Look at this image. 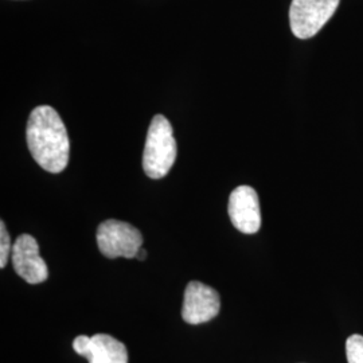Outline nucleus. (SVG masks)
I'll return each instance as SVG.
<instances>
[{"label":"nucleus","mask_w":363,"mask_h":363,"mask_svg":"<svg viewBox=\"0 0 363 363\" xmlns=\"http://www.w3.org/2000/svg\"><path fill=\"white\" fill-rule=\"evenodd\" d=\"M26 139L31 155L42 169L52 174L66 169L70 142L65 124L54 108L40 105L30 113Z\"/></svg>","instance_id":"obj_1"},{"label":"nucleus","mask_w":363,"mask_h":363,"mask_svg":"<svg viewBox=\"0 0 363 363\" xmlns=\"http://www.w3.org/2000/svg\"><path fill=\"white\" fill-rule=\"evenodd\" d=\"M177 142L169 120L162 115L152 118L144 145L143 169L148 178L162 179L177 159Z\"/></svg>","instance_id":"obj_2"},{"label":"nucleus","mask_w":363,"mask_h":363,"mask_svg":"<svg viewBox=\"0 0 363 363\" xmlns=\"http://www.w3.org/2000/svg\"><path fill=\"white\" fill-rule=\"evenodd\" d=\"M97 245L108 259H135L143 245V235L128 222L108 220L97 229Z\"/></svg>","instance_id":"obj_3"},{"label":"nucleus","mask_w":363,"mask_h":363,"mask_svg":"<svg viewBox=\"0 0 363 363\" xmlns=\"http://www.w3.org/2000/svg\"><path fill=\"white\" fill-rule=\"evenodd\" d=\"M340 0H292L289 26L295 37H315L337 11Z\"/></svg>","instance_id":"obj_4"},{"label":"nucleus","mask_w":363,"mask_h":363,"mask_svg":"<svg viewBox=\"0 0 363 363\" xmlns=\"http://www.w3.org/2000/svg\"><path fill=\"white\" fill-rule=\"evenodd\" d=\"M220 310L218 292L199 281L186 286L182 307V318L189 325H201L214 319Z\"/></svg>","instance_id":"obj_5"},{"label":"nucleus","mask_w":363,"mask_h":363,"mask_svg":"<svg viewBox=\"0 0 363 363\" xmlns=\"http://www.w3.org/2000/svg\"><path fill=\"white\" fill-rule=\"evenodd\" d=\"M13 271L28 284H40L48 280L49 269L39 255L37 240L30 234H21L11 252Z\"/></svg>","instance_id":"obj_6"},{"label":"nucleus","mask_w":363,"mask_h":363,"mask_svg":"<svg viewBox=\"0 0 363 363\" xmlns=\"http://www.w3.org/2000/svg\"><path fill=\"white\" fill-rule=\"evenodd\" d=\"M229 217L234 228L244 234L257 233L261 228L259 195L250 186L234 189L229 196Z\"/></svg>","instance_id":"obj_7"},{"label":"nucleus","mask_w":363,"mask_h":363,"mask_svg":"<svg viewBox=\"0 0 363 363\" xmlns=\"http://www.w3.org/2000/svg\"><path fill=\"white\" fill-rule=\"evenodd\" d=\"M73 349L89 363H128L127 347L111 335H79L73 340Z\"/></svg>","instance_id":"obj_8"},{"label":"nucleus","mask_w":363,"mask_h":363,"mask_svg":"<svg viewBox=\"0 0 363 363\" xmlns=\"http://www.w3.org/2000/svg\"><path fill=\"white\" fill-rule=\"evenodd\" d=\"M346 355L349 363H363V337L351 335L346 342Z\"/></svg>","instance_id":"obj_9"},{"label":"nucleus","mask_w":363,"mask_h":363,"mask_svg":"<svg viewBox=\"0 0 363 363\" xmlns=\"http://www.w3.org/2000/svg\"><path fill=\"white\" fill-rule=\"evenodd\" d=\"M13 252L11 247V240H10V234L6 229V223L4 220L0 222V268H6L9 257Z\"/></svg>","instance_id":"obj_10"},{"label":"nucleus","mask_w":363,"mask_h":363,"mask_svg":"<svg viewBox=\"0 0 363 363\" xmlns=\"http://www.w3.org/2000/svg\"><path fill=\"white\" fill-rule=\"evenodd\" d=\"M147 257V252L144 250L143 247H140V250L138 252V255H136V259H140V261H143Z\"/></svg>","instance_id":"obj_11"}]
</instances>
